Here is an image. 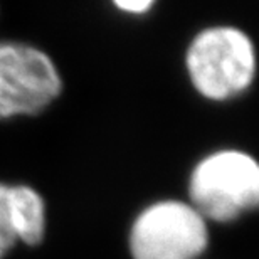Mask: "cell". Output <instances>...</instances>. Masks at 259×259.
<instances>
[{"label":"cell","mask_w":259,"mask_h":259,"mask_svg":"<svg viewBox=\"0 0 259 259\" xmlns=\"http://www.w3.org/2000/svg\"><path fill=\"white\" fill-rule=\"evenodd\" d=\"M10 204L17 239L29 246L40 244L48 227L42 195L29 185H10Z\"/></svg>","instance_id":"obj_5"},{"label":"cell","mask_w":259,"mask_h":259,"mask_svg":"<svg viewBox=\"0 0 259 259\" xmlns=\"http://www.w3.org/2000/svg\"><path fill=\"white\" fill-rule=\"evenodd\" d=\"M180 69L200 103L214 108L234 105L259 81V44L241 24L214 20L189 34Z\"/></svg>","instance_id":"obj_1"},{"label":"cell","mask_w":259,"mask_h":259,"mask_svg":"<svg viewBox=\"0 0 259 259\" xmlns=\"http://www.w3.org/2000/svg\"><path fill=\"white\" fill-rule=\"evenodd\" d=\"M182 194L212 229L259 215V153L231 143L204 150L189 163Z\"/></svg>","instance_id":"obj_2"},{"label":"cell","mask_w":259,"mask_h":259,"mask_svg":"<svg viewBox=\"0 0 259 259\" xmlns=\"http://www.w3.org/2000/svg\"><path fill=\"white\" fill-rule=\"evenodd\" d=\"M14 212L10 204V185L0 182V259L17 244Z\"/></svg>","instance_id":"obj_6"},{"label":"cell","mask_w":259,"mask_h":259,"mask_svg":"<svg viewBox=\"0 0 259 259\" xmlns=\"http://www.w3.org/2000/svg\"><path fill=\"white\" fill-rule=\"evenodd\" d=\"M125 244L130 259H207L214 229L184 194L163 192L135 210Z\"/></svg>","instance_id":"obj_3"},{"label":"cell","mask_w":259,"mask_h":259,"mask_svg":"<svg viewBox=\"0 0 259 259\" xmlns=\"http://www.w3.org/2000/svg\"><path fill=\"white\" fill-rule=\"evenodd\" d=\"M63 77L44 51L17 40H0V120L30 116L53 105Z\"/></svg>","instance_id":"obj_4"},{"label":"cell","mask_w":259,"mask_h":259,"mask_svg":"<svg viewBox=\"0 0 259 259\" xmlns=\"http://www.w3.org/2000/svg\"><path fill=\"white\" fill-rule=\"evenodd\" d=\"M157 0H115L111 5L128 19H145L158 7Z\"/></svg>","instance_id":"obj_7"}]
</instances>
